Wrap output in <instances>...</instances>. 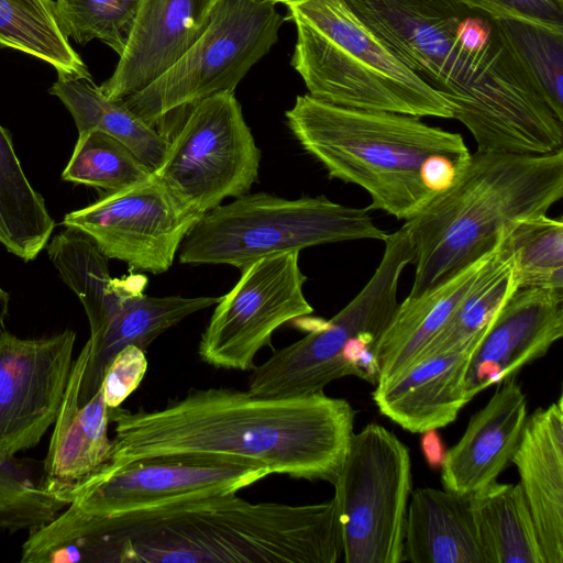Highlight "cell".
Instances as JSON below:
<instances>
[{
	"label": "cell",
	"instance_id": "obj_1",
	"mask_svg": "<svg viewBox=\"0 0 563 563\" xmlns=\"http://www.w3.org/2000/svg\"><path fill=\"white\" fill-rule=\"evenodd\" d=\"M32 563H336L334 498L306 505L250 503L228 493L118 517L68 509L31 530Z\"/></svg>",
	"mask_w": 563,
	"mask_h": 563
},
{
	"label": "cell",
	"instance_id": "obj_2",
	"mask_svg": "<svg viewBox=\"0 0 563 563\" xmlns=\"http://www.w3.org/2000/svg\"><path fill=\"white\" fill-rule=\"evenodd\" d=\"M388 49L452 107L478 152L563 150L548 107L493 14L461 0H344Z\"/></svg>",
	"mask_w": 563,
	"mask_h": 563
},
{
	"label": "cell",
	"instance_id": "obj_3",
	"mask_svg": "<svg viewBox=\"0 0 563 563\" xmlns=\"http://www.w3.org/2000/svg\"><path fill=\"white\" fill-rule=\"evenodd\" d=\"M115 435L107 461L155 456L250 462L271 474L336 481L354 433L355 410L323 393L263 397L233 388L190 389L162 409L108 408Z\"/></svg>",
	"mask_w": 563,
	"mask_h": 563
},
{
	"label": "cell",
	"instance_id": "obj_4",
	"mask_svg": "<svg viewBox=\"0 0 563 563\" xmlns=\"http://www.w3.org/2000/svg\"><path fill=\"white\" fill-rule=\"evenodd\" d=\"M288 129L330 178L371 197L368 210L409 220L461 176L471 153L459 133L409 114L335 106L298 96Z\"/></svg>",
	"mask_w": 563,
	"mask_h": 563
},
{
	"label": "cell",
	"instance_id": "obj_5",
	"mask_svg": "<svg viewBox=\"0 0 563 563\" xmlns=\"http://www.w3.org/2000/svg\"><path fill=\"white\" fill-rule=\"evenodd\" d=\"M563 197V150L542 155L476 152L461 176L406 221L413 298L486 257L505 228L547 214Z\"/></svg>",
	"mask_w": 563,
	"mask_h": 563
},
{
	"label": "cell",
	"instance_id": "obj_6",
	"mask_svg": "<svg viewBox=\"0 0 563 563\" xmlns=\"http://www.w3.org/2000/svg\"><path fill=\"white\" fill-rule=\"evenodd\" d=\"M291 65L309 95L345 108L453 119L451 104L404 65L344 0H295Z\"/></svg>",
	"mask_w": 563,
	"mask_h": 563
},
{
	"label": "cell",
	"instance_id": "obj_7",
	"mask_svg": "<svg viewBox=\"0 0 563 563\" xmlns=\"http://www.w3.org/2000/svg\"><path fill=\"white\" fill-rule=\"evenodd\" d=\"M384 243L374 274L342 310L252 369L247 384L251 394L276 398L310 396L350 375L376 385V346L398 307L401 273L413 262L405 225L388 233Z\"/></svg>",
	"mask_w": 563,
	"mask_h": 563
},
{
	"label": "cell",
	"instance_id": "obj_8",
	"mask_svg": "<svg viewBox=\"0 0 563 563\" xmlns=\"http://www.w3.org/2000/svg\"><path fill=\"white\" fill-rule=\"evenodd\" d=\"M387 236L367 208L325 196L286 199L247 192L205 213L184 239L178 258L181 264L243 269L273 254L353 240L384 242Z\"/></svg>",
	"mask_w": 563,
	"mask_h": 563
},
{
	"label": "cell",
	"instance_id": "obj_9",
	"mask_svg": "<svg viewBox=\"0 0 563 563\" xmlns=\"http://www.w3.org/2000/svg\"><path fill=\"white\" fill-rule=\"evenodd\" d=\"M283 23L269 0H217L197 41L162 75L124 103L155 126L213 95L234 91L278 40Z\"/></svg>",
	"mask_w": 563,
	"mask_h": 563
},
{
	"label": "cell",
	"instance_id": "obj_10",
	"mask_svg": "<svg viewBox=\"0 0 563 563\" xmlns=\"http://www.w3.org/2000/svg\"><path fill=\"white\" fill-rule=\"evenodd\" d=\"M345 563H401L411 460L407 445L385 427L353 433L333 484Z\"/></svg>",
	"mask_w": 563,
	"mask_h": 563
},
{
	"label": "cell",
	"instance_id": "obj_11",
	"mask_svg": "<svg viewBox=\"0 0 563 563\" xmlns=\"http://www.w3.org/2000/svg\"><path fill=\"white\" fill-rule=\"evenodd\" d=\"M261 150L234 91L190 109L153 174L188 209L203 216L225 198L247 194L258 178Z\"/></svg>",
	"mask_w": 563,
	"mask_h": 563
},
{
	"label": "cell",
	"instance_id": "obj_12",
	"mask_svg": "<svg viewBox=\"0 0 563 563\" xmlns=\"http://www.w3.org/2000/svg\"><path fill=\"white\" fill-rule=\"evenodd\" d=\"M271 472L257 464L206 456H155L102 464L69 496L68 510L106 518L213 495L238 493Z\"/></svg>",
	"mask_w": 563,
	"mask_h": 563
},
{
	"label": "cell",
	"instance_id": "obj_13",
	"mask_svg": "<svg viewBox=\"0 0 563 563\" xmlns=\"http://www.w3.org/2000/svg\"><path fill=\"white\" fill-rule=\"evenodd\" d=\"M299 252L273 254L241 269L201 333L200 358L217 368L252 371L257 352L283 324L313 312L303 285Z\"/></svg>",
	"mask_w": 563,
	"mask_h": 563
},
{
	"label": "cell",
	"instance_id": "obj_14",
	"mask_svg": "<svg viewBox=\"0 0 563 563\" xmlns=\"http://www.w3.org/2000/svg\"><path fill=\"white\" fill-rule=\"evenodd\" d=\"M201 217L153 174L66 213L63 224L87 234L108 258L157 275L172 267L184 239Z\"/></svg>",
	"mask_w": 563,
	"mask_h": 563
},
{
	"label": "cell",
	"instance_id": "obj_15",
	"mask_svg": "<svg viewBox=\"0 0 563 563\" xmlns=\"http://www.w3.org/2000/svg\"><path fill=\"white\" fill-rule=\"evenodd\" d=\"M76 333L40 339L0 334V466L37 445L55 422L67 387Z\"/></svg>",
	"mask_w": 563,
	"mask_h": 563
},
{
	"label": "cell",
	"instance_id": "obj_16",
	"mask_svg": "<svg viewBox=\"0 0 563 563\" xmlns=\"http://www.w3.org/2000/svg\"><path fill=\"white\" fill-rule=\"evenodd\" d=\"M563 335V290L516 287L473 350L464 375L470 401L544 356Z\"/></svg>",
	"mask_w": 563,
	"mask_h": 563
},
{
	"label": "cell",
	"instance_id": "obj_17",
	"mask_svg": "<svg viewBox=\"0 0 563 563\" xmlns=\"http://www.w3.org/2000/svg\"><path fill=\"white\" fill-rule=\"evenodd\" d=\"M142 274L117 278V294L100 324L90 331L89 357L80 385L79 405L99 390L112 358L128 345L144 351L168 329L189 316L217 305L221 297H153L144 294Z\"/></svg>",
	"mask_w": 563,
	"mask_h": 563
},
{
	"label": "cell",
	"instance_id": "obj_18",
	"mask_svg": "<svg viewBox=\"0 0 563 563\" xmlns=\"http://www.w3.org/2000/svg\"><path fill=\"white\" fill-rule=\"evenodd\" d=\"M217 0H141L123 54L99 86L106 97L123 100L154 81L206 30Z\"/></svg>",
	"mask_w": 563,
	"mask_h": 563
},
{
	"label": "cell",
	"instance_id": "obj_19",
	"mask_svg": "<svg viewBox=\"0 0 563 563\" xmlns=\"http://www.w3.org/2000/svg\"><path fill=\"white\" fill-rule=\"evenodd\" d=\"M498 385L485 407L472 416L459 442L445 452L441 463L444 489L474 494L494 483L510 462L528 404L516 375Z\"/></svg>",
	"mask_w": 563,
	"mask_h": 563
},
{
	"label": "cell",
	"instance_id": "obj_20",
	"mask_svg": "<svg viewBox=\"0 0 563 563\" xmlns=\"http://www.w3.org/2000/svg\"><path fill=\"white\" fill-rule=\"evenodd\" d=\"M89 350L87 341L74 361L44 462L42 486L66 506L73 489L107 461L111 449L102 388L88 402L79 405Z\"/></svg>",
	"mask_w": 563,
	"mask_h": 563
},
{
	"label": "cell",
	"instance_id": "obj_21",
	"mask_svg": "<svg viewBox=\"0 0 563 563\" xmlns=\"http://www.w3.org/2000/svg\"><path fill=\"white\" fill-rule=\"evenodd\" d=\"M517 467L545 563H563V398L528 415Z\"/></svg>",
	"mask_w": 563,
	"mask_h": 563
},
{
	"label": "cell",
	"instance_id": "obj_22",
	"mask_svg": "<svg viewBox=\"0 0 563 563\" xmlns=\"http://www.w3.org/2000/svg\"><path fill=\"white\" fill-rule=\"evenodd\" d=\"M476 345L423 358L375 385L373 399L380 413L411 433L452 423L470 401L464 375Z\"/></svg>",
	"mask_w": 563,
	"mask_h": 563
},
{
	"label": "cell",
	"instance_id": "obj_23",
	"mask_svg": "<svg viewBox=\"0 0 563 563\" xmlns=\"http://www.w3.org/2000/svg\"><path fill=\"white\" fill-rule=\"evenodd\" d=\"M404 561L486 563L472 494L415 489L407 509Z\"/></svg>",
	"mask_w": 563,
	"mask_h": 563
},
{
	"label": "cell",
	"instance_id": "obj_24",
	"mask_svg": "<svg viewBox=\"0 0 563 563\" xmlns=\"http://www.w3.org/2000/svg\"><path fill=\"white\" fill-rule=\"evenodd\" d=\"M488 255L432 290L398 303L376 346V385L415 362L468 291Z\"/></svg>",
	"mask_w": 563,
	"mask_h": 563
},
{
	"label": "cell",
	"instance_id": "obj_25",
	"mask_svg": "<svg viewBox=\"0 0 563 563\" xmlns=\"http://www.w3.org/2000/svg\"><path fill=\"white\" fill-rule=\"evenodd\" d=\"M49 93L69 111L78 134L96 130L114 137L152 172L163 163L169 139L143 121L123 100L106 97L92 79L58 74Z\"/></svg>",
	"mask_w": 563,
	"mask_h": 563
},
{
	"label": "cell",
	"instance_id": "obj_26",
	"mask_svg": "<svg viewBox=\"0 0 563 563\" xmlns=\"http://www.w3.org/2000/svg\"><path fill=\"white\" fill-rule=\"evenodd\" d=\"M486 563H545L520 484L496 481L472 494Z\"/></svg>",
	"mask_w": 563,
	"mask_h": 563
},
{
	"label": "cell",
	"instance_id": "obj_27",
	"mask_svg": "<svg viewBox=\"0 0 563 563\" xmlns=\"http://www.w3.org/2000/svg\"><path fill=\"white\" fill-rule=\"evenodd\" d=\"M54 228L43 197L23 172L9 131L0 124V244L30 262L46 246Z\"/></svg>",
	"mask_w": 563,
	"mask_h": 563
},
{
	"label": "cell",
	"instance_id": "obj_28",
	"mask_svg": "<svg viewBox=\"0 0 563 563\" xmlns=\"http://www.w3.org/2000/svg\"><path fill=\"white\" fill-rule=\"evenodd\" d=\"M516 287L512 258L501 233L468 291L413 363L478 343L496 311Z\"/></svg>",
	"mask_w": 563,
	"mask_h": 563
},
{
	"label": "cell",
	"instance_id": "obj_29",
	"mask_svg": "<svg viewBox=\"0 0 563 563\" xmlns=\"http://www.w3.org/2000/svg\"><path fill=\"white\" fill-rule=\"evenodd\" d=\"M0 46L36 57L57 74L92 79L62 31L53 0H0Z\"/></svg>",
	"mask_w": 563,
	"mask_h": 563
},
{
	"label": "cell",
	"instance_id": "obj_30",
	"mask_svg": "<svg viewBox=\"0 0 563 563\" xmlns=\"http://www.w3.org/2000/svg\"><path fill=\"white\" fill-rule=\"evenodd\" d=\"M46 250L63 282L79 298L90 330L97 328L115 291L109 258L87 234L73 228L54 235Z\"/></svg>",
	"mask_w": 563,
	"mask_h": 563
},
{
	"label": "cell",
	"instance_id": "obj_31",
	"mask_svg": "<svg viewBox=\"0 0 563 563\" xmlns=\"http://www.w3.org/2000/svg\"><path fill=\"white\" fill-rule=\"evenodd\" d=\"M517 287L563 290V222L547 214L516 221L503 231Z\"/></svg>",
	"mask_w": 563,
	"mask_h": 563
},
{
	"label": "cell",
	"instance_id": "obj_32",
	"mask_svg": "<svg viewBox=\"0 0 563 563\" xmlns=\"http://www.w3.org/2000/svg\"><path fill=\"white\" fill-rule=\"evenodd\" d=\"M153 172L114 137L88 131L78 134L62 178L113 192L148 179Z\"/></svg>",
	"mask_w": 563,
	"mask_h": 563
},
{
	"label": "cell",
	"instance_id": "obj_33",
	"mask_svg": "<svg viewBox=\"0 0 563 563\" xmlns=\"http://www.w3.org/2000/svg\"><path fill=\"white\" fill-rule=\"evenodd\" d=\"M553 114L563 122V30L520 18H497Z\"/></svg>",
	"mask_w": 563,
	"mask_h": 563
},
{
	"label": "cell",
	"instance_id": "obj_34",
	"mask_svg": "<svg viewBox=\"0 0 563 563\" xmlns=\"http://www.w3.org/2000/svg\"><path fill=\"white\" fill-rule=\"evenodd\" d=\"M141 0H55V13L69 40L85 45L99 40L119 57L132 32Z\"/></svg>",
	"mask_w": 563,
	"mask_h": 563
},
{
	"label": "cell",
	"instance_id": "obj_35",
	"mask_svg": "<svg viewBox=\"0 0 563 563\" xmlns=\"http://www.w3.org/2000/svg\"><path fill=\"white\" fill-rule=\"evenodd\" d=\"M65 507L35 484L18 462L0 466V530L38 528Z\"/></svg>",
	"mask_w": 563,
	"mask_h": 563
},
{
	"label": "cell",
	"instance_id": "obj_36",
	"mask_svg": "<svg viewBox=\"0 0 563 563\" xmlns=\"http://www.w3.org/2000/svg\"><path fill=\"white\" fill-rule=\"evenodd\" d=\"M147 369L145 351L128 345L108 365L101 388L108 408H115L139 387Z\"/></svg>",
	"mask_w": 563,
	"mask_h": 563
},
{
	"label": "cell",
	"instance_id": "obj_37",
	"mask_svg": "<svg viewBox=\"0 0 563 563\" xmlns=\"http://www.w3.org/2000/svg\"><path fill=\"white\" fill-rule=\"evenodd\" d=\"M496 18H520L563 30V0H461Z\"/></svg>",
	"mask_w": 563,
	"mask_h": 563
},
{
	"label": "cell",
	"instance_id": "obj_38",
	"mask_svg": "<svg viewBox=\"0 0 563 563\" xmlns=\"http://www.w3.org/2000/svg\"><path fill=\"white\" fill-rule=\"evenodd\" d=\"M9 310V294L0 287V334L5 331L4 322Z\"/></svg>",
	"mask_w": 563,
	"mask_h": 563
},
{
	"label": "cell",
	"instance_id": "obj_39",
	"mask_svg": "<svg viewBox=\"0 0 563 563\" xmlns=\"http://www.w3.org/2000/svg\"><path fill=\"white\" fill-rule=\"evenodd\" d=\"M269 1H272V2H274V3H284V4H288V3H290V2H292V1H295V0H269Z\"/></svg>",
	"mask_w": 563,
	"mask_h": 563
}]
</instances>
